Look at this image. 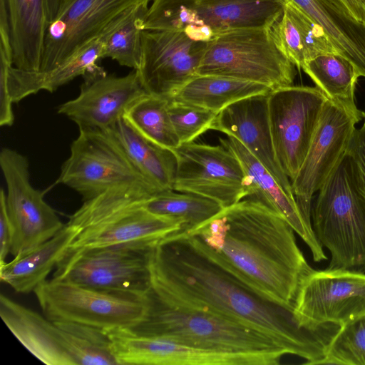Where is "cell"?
Returning a JSON list of instances; mask_svg holds the SVG:
<instances>
[{
	"mask_svg": "<svg viewBox=\"0 0 365 365\" xmlns=\"http://www.w3.org/2000/svg\"><path fill=\"white\" fill-rule=\"evenodd\" d=\"M312 229L330 252L327 268L365 271V200L352 179L346 152L319 190Z\"/></svg>",
	"mask_w": 365,
	"mask_h": 365,
	"instance_id": "cell-5",
	"label": "cell"
},
{
	"mask_svg": "<svg viewBox=\"0 0 365 365\" xmlns=\"http://www.w3.org/2000/svg\"><path fill=\"white\" fill-rule=\"evenodd\" d=\"M168 113L180 144L194 141L210 130L217 113L169 99Z\"/></svg>",
	"mask_w": 365,
	"mask_h": 365,
	"instance_id": "cell-36",
	"label": "cell"
},
{
	"mask_svg": "<svg viewBox=\"0 0 365 365\" xmlns=\"http://www.w3.org/2000/svg\"><path fill=\"white\" fill-rule=\"evenodd\" d=\"M103 47L104 31L98 38L48 72L27 71L10 66L8 85L13 103H18L41 90L52 93L80 76L87 80L106 74L103 68L98 64L103 58Z\"/></svg>",
	"mask_w": 365,
	"mask_h": 365,
	"instance_id": "cell-23",
	"label": "cell"
},
{
	"mask_svg": "<svg viewBox=\"0 0 365 365\" xmlns=\"http://www.w3.org/2000/svg\"><path fill=\"white\" fill-rule=\"evenodd\" d=\"M284 4V0H153L144 30L181 31L207 43L232 29L270 27Z\"/></svg>",
	"mask_w": 365,
	"mask_h": 365,
	"instance_id": "cell-7",
	"label": "cell"
},
{
	"mask_svg": "<svg viewBox=\"0 0 365 365\" xmlns=\"http://www.w3.org/2000/svg\"><path fill=\"white\" fill-rule=\"evenodd\" d=\"M0 316L21 344L48 365H76L57 322L0 295Z\"/></svg>",
	"mask_w": 365,
	"mask_h": 365,
	"instance_id": "cell-22",
	"label": "cell"
},
{
	"mask_svg": "<svg viewBox=\"0 0 365 365\" xmlns=\"http://www.w3.org/2000/svg\"><path fill=\"white\" fill-rule=\"evenodd\" d=\"M268 94L247 97L227 106L217 113L210 130L235 138L269 170L280 186L294 196L291 181L276 157L269 121Z\"/></svg>",
	"mask_w": 365,
	"mask_h": 365,
	"instance_id": "cell-19",
	"label": "cell"
},
{
	"mask_svg": "<svg viewBox=\"0 0 365 365\" xmlns=\"http://www.w3.org/2000/svg\"><path fill=\"white\" fill-rule=\"evenodd\" d=\"M205 45L181 31L143 30L136 71L146 93L170 99L196 75Z\"/></svg>",
	"mask_w": 365,
	"mask_h": 365,
	"instance_id": "cell-17",
	"label": "cell"
},
{
	"mask_svg": "<svg viewBox=\"0 0 365 365\" xmlns=\"http://www.w3.org/2000/svg\"><path fill=\"white\" fill-rule=\"evenodd\" d=\"M0 165L6 184V205L12 227L11 254H24L52 238L63 226L43 193L31 185L29 163L18 151L4 148Z\"/></svg>",
	"mask_w": 365,
	"mask_h": 365,
	"instance_id": "cell-13",
	"label": "cell"
},
{
	"mask_svg": "<svg viewBox=\"0 0 365 365\" xmlns=\"http://www.w3.org/2000/svg\"><path fill=\"white\" fill-rule=\"evenodd\" d=\"M186 232L250 288L292 313L300 282L312 268L279 214L246 197Z\"/></svg>",
	"mask_w": 365,
	"mask_h": 365,
	"instance_id": "cell-2",
	"label": "cell"
},
{
	"mask_svg": "<svg viewBox=\"0 0 365 365\" xmlns=\"http://www.w3.org/2000/svg\"><path fill=\"white\" fill-rule=\"evenodd\" d=\"M329 99L364 118L356 105L355 88L359 76L353 64L339 53L320 55L302 68Z\"/></svg>",
	"mask_w": 365,
	"mask_h": 365,
	"instance_id": "cell-30",
	"label": "cell"
},
{
	"mask_svg": "<svg viewBox=\"0 0 365 365\" xmlns=\"http://www.w3.org/2000/svg\"><path fill=\"white\" fill-rule=\"evenodd\" d=\"M350 14L365 24V0H341Z\"/></svg>",
	"mask_w": 365,
	"mask_h": 365,
	"instance_id": "cell-40",
	"label": "cell"
},
{
	"mask_svg": "<svg viewBox=\"0 0 365 365\" xmlns=\"http://www.w3.org/2000/svg\"><path fill=\"white\" fill-rule=\"evenodd\" d=\"M277 47L299 69L326 53H338L324 29L291 1L269 27Z\"/></svg>",
	"mask_w": 365,
	"mask_h": 365,
	"instance_id": "cell-26",
	"label": "cell"
},
{
	"mask_svg": "<svg viewBox=\"0 0 365 365\" xmlns=\"http://www.w3.org/2000/svg\"><path fill=\"white\" fill-rule=\"evenodd\" d=\"M34 292L47 319L106 331L130 328L142 319L147 309V294L111 293L61 279L46 280Z\"/></svg>",
	"mask_w": 365,
	"mask_h": 365,
	"instance_id": "cell-9",
	"label": "cell"
},
{
	"mask_svg": "<svg viewBox=\"0 0 365 365\" xmlns=\"http://www.w3.org/2000/svg\"><path fill=\"white\" fill-rule=\"evenodd\" d=\"M57 322L76 365H119L107 331L73 322Z\"/></svg>",
	"mask_w": 365,
	"mask_h": 365,
	"instance_id": "cell-34",
	"label": "cell"
},
{
	"mask_svg": "<svg viewBox=\"0 0 365 365\" xmlns=\"http://www.w3.org/2000/svg\"><path fill=\"white\" fill-rule=\"evenodd\" d=\"M365 314V273L350 269H312L301 280L292 315L299 327H339Z\"/></svg>",
	"mask_w": 365,
	"mask_h": 365,
	"instance_id": "cell-11",
	"label": "cell"
},
{
	"mask_svg": "<svg viewBox=\"0 0 365 365\" xmlns=\"http://www.w3.org/2000/svg\"><path fill=\"white\" fill-rule=\"evenodd\" d=\"M320 364L365 365V314L338 328Z\"/></svg>",
	"mask_w": 365,
	"mask_h": 365,
	"instance_id": "cell-35",
	"label": "cell"
},
{
	"mask_svg": "<svg viewBox=\"0 0 365 365\" xmlns=\"http://www.w3.org/2000/svg\"><path fill=\"white\" fill-rule=\"evenodd\" d=\"M173 150L177 158L173 190L209 198L222 207L250 196L247 177L240 162L223 145L192 141Z\"/></svg>",
	"mask_w": 365,
	"mask_h": 365,
	"instance_id": "cell-14",
	"label": "cell"
},
{
	"mask_svg": "<svg viewBox=\"0 0 365 365\" xmlns=\"http://www.w3.org/2000/svg\"><path fill=\"white\" fill-rule=\"evenodd\" d=\"M169 99L145 93L126 110L123 118L154 143L174 150L180 145L168 113Z\"/></svg>",
	"mask_w": 365,
	"mask_h": 365,
	"instance_id": "cell-32",
	"label": "cell"
},
{
	"mask_svg": "<svg viewBox=\"0 0 365 365\" xmlns=\"http://www.w3.org/2000/svg\"><path fill=\"white\" fill-rule=\"evenodd\" d=\"M151 195L135 188L121 187L84 200L68 217L67 223L81 232L66 252L108 246L148 250L169 235L184 231L185 223L180 219L156 215L143 207L141 201Z\"/></svg>",
	"mask_w": 365,
	"mask_h": 365,
	"instance_id": "cell-3",
	"label": "cell"
},
{
	"mask_svg": "<svg viewBox=\"0 0 365 365\" xmlns=\"http://www.w3.org/2000/svg\"><path fill=\"white\" fill-rule=\"evenodd\" d=\"M362 119L330 99L326 102L304 162L291 181L292 189L306 222L311 227V202L350 144Z\"/></svg>",
	"mask_w": 365,
	"mask_h": 365,
	"instance_id": "cell-15",
	"label": "cell"
},
{
	"mask_svg": "<svg viewBox=\"0 0 365 365\" xmlns=\"http://www.w3.org/2000/svg\"><path fill=\"white\" fill-rule=\"evenodd\" d=\"M319 24L339 55L365 78V24L356 20L341 0H284Z\"/></svg>",
	"mask_w": 365,
	"mask_h": 365,
	"instance_id": "cell-24",
	"label": "cell"
},
{
	"mask_svg": "<svg viewBox=\"0 0 365 365\" xmlns=\"http://www.w3.org/2000/svg\"><path fill=\"white\" fill-rule=\"evenodd\" d=\"M119 365H230V353L194 348L163 338L132 334L126 329L108 331Z\"/></svg>",
	"mask_w": 365,
	"mask_h": 365,
	"instance_id": "cell-21",
	"label": "cell"
},
{
	"mask_svg": "<svg viewBox=\"0 0 365 365\" xmlns=\"http://www.w3.org/2000/svg\"><path fill=\"white\" fill-rule=\"evenodd\" d=\"M150 292L170 305L207 312L271 339L286 351L318 365L332 331L302 329L292 313L260 296L229 272L192 234L181 231L149 251Z\"/></svg>",
	"mask_w": 365,
	"mask_h": 365,
	"instance_id": "cell-1",
	"label": "cell"
},
{
	"mask_svg": "<svg viewBox=\"0 0 365 365\" xmlns=\"http://www.w3.org/2000/svg\"><path fill=\"white\" fill-rule=\"evenodd\" d=\"M10 29L13 66L39 71L48 26L45 0H5Z\"/></svg>",
	"mask_w": 365,
	"mask_h": 365,
	"instance_id": "cell-27",
	"label": "cell"
},
{
	"mask_svg": "<svg viewBox=\"0 0 365 365\" xmlns=\"http://www.w3.org/2000/svg\"><path fill=\"white\" fill-rule=\"evenodd\" d=\"M153 0H67L47 28L38 73L66 61L130 6Z\"/></svg>",
	"mask_w": 365,
	"mask_h": 365,
	"instance_id": "cell-16",
	"label": "cell"
},
{
	"mask_svg": "<svg viewBox=\"0 0 365 365\" xmlns=\"http://www.w3.org/2000/svg\"><path fill=\"white\" fill-rule=\"evenodd\" d=\"M150 2L130 6L109 24L104 30L103 58H110L120 66L138 69L142 57V34Z\"/></svg>",
	"mask_w": 365,
	"mask_h": 365,
	"instance_id": "cell-31",
	"label": "cell"
},
{
	"mask_svg": "<svg viewBox=\"0 0 365 365\" xmlns=\"http://www.w3.org/2000/svg\"><path fill=\"white\" fill-rule=\"evenodd\" d=\"M126 330L136 335L163 337L200 349L266 356L279 361L287 354L257 331L207 312L170 305L150 290L144 317Z\"/></svg>",
	"mask_w": 365,
	"mask_h": 365,
	"instance_id": "cell-4",
	"label": "cell"
},
{
	"mask_svg": "<svg viewBox=\"0 0 365 365\" xmlns=\"http://www.w3.org/2000/svg\"><path fill=\"white\" fill-rule=\"evenodd\" d=\"M220 145L231 151L240 162L247 177L250 195L279 214L309 247L313 259L319 262L327 259L322 246L317 239L312 227L304 219L293 195L288 194L269 170L235 138H220Z\"/></svg>",
	"mask_w": 365,
	"mask_h": 365,
	"instance_id": "cell-20",
	"label": "cell"
},
{
	"mask_svg": "<svg viewBox=\"0 0 365 365\" xmlns=\"http://www.w3.org/2000/svg\"><path fill=\"white\" fill-rule=\"evenodd\" d=\"M145 93L136 70L123 76L106 73L84 80L79 95L61 104L57 112L75 122L79 129L105 131Z\"/></svg>",
	"mask_w": 365,
	"mask_h": 365,
	"instance_id": "cell-18",
	"label": "cell"
},
{
	"mask_svg": "<svg viewBox=\"0 0 365 365\" xmlns=\"http://www.w3.org/2000/svg\"><path fill=\"white\" fill-rule=\"evenodd\" d=\"M196 75L251 81L273 91L292 86L296 70L276 45L269 27H243L220 32L206 43Z\"/></svg>",
	"mask_w": 365,
	"mask_h": 365,
	"instance_id": "cell-6",
	"label": "cell"
},
{
	"mask_svg": "<svg viewBox=\"0 0 365 365\" xmlns=\"http://www.w3.org/2000/svg\"><path fill=\"white\" fill-rule=\"evenodd\" d=\"M105 131L159 192L173 190L177 170V158L173 150L161 147L143 136L123 116Z\"/></svg>",
	"mask_w": 365,
	"mask_h": 365,
	"instance_id": "cell-28",
	"label": "cell"
},
{
	"mask_svg": "<svg viewBox=\"0 0 365 365\" xmlns=\"http://www.w3.org/2000/svg\"><path fill=\"white\" fill-rule=\"evenodd\" d=\"M262 84L215 75H195L170 98L219 113L227 106L247 97L269 93Z\"/></svg>",
	"mask_w": 365,
	"mask_h": 365,
	"instance_id": "cell-29",
	"label": "cell"
},
{
	"mask_svg": "<svg viewBox=\"0 0 365 365\" xmlns=\"http://www.w3.org/2000/svg\"><path fill=\"white\" fill-rule=\"evenodd\" d=\"M141 205L152 213L180 219L185 223L184 231L205 222L223 208L209 198L173 190L144 198Z\"/></svg>",
	"mask_w": 365,
	"mask_h": 365,
	"instance_id": "cell-33",
	"label": "cell"
},
{
	"mask_svg": "<svg viewBox=\"0 0 365 365\" xmlns=\"http://www.w3.org/2000/svg\"><path fill=\"white\" fill-rule=\"evenodd\" d=\"M364 119H365V117H364Z\"/></svg>",
	"mask_w": 365,
	"mask_h": 365,
	"instance_id": "cell-42",
	"label": "cell"
},
{
	"mask_svg": "<svg viewBox=\"0 0 365 365\" xmlns=\"http://www.w3.org/2000/svg\"><path fill=\"white\" fill-rule=\"evenodd\" d=\"M12 65L11 61L0 56V125L11 126L14 121L12 109L14 103L11 98L8 86L9 68Z\"/></svg>",
	"mask_w": 365,
	"mask_h": 365,
	"instance_id": "cell-38",
	"label": "cell"
},
{
	"mask_svg": "<svg viewBox=\"0 0 365 365\" xmlns=\"http://www.w3.org/2000/svg\"><path fill=\"white\" fill-rule=\"evenodd\" d=\"M56 183L72 188L83 201L121 187L135 188L150 195L160 192L135 168L106 131L93 129H79Z\"/></svg>",
	"mask_w": 365,
	"mask_h": 365,
	"instance_id": "cell-8",
	"label": "cell"
},
{
	"mask_svg": "<svg viewBox=\"0 0 365 365\" xmlns=\"http://www.w3.org/2000/svg\"><path fill=\"white\" fill-rule=\"evenodd\" d=\"M67 0H45L48 25L59 16Z\"/></svg>",
	"mask_w": 365,
	"mask_h": 365,
	"instance_id": "cell-41",
	"label": "cell"
},
{
	"mask_svg": "<svg viewBox=\"0 0 365 365\" xmlns=\"http://www.w3.org/2000/svg\"><path fill=\"white\" fill-rule=\"evenodd\" d=\"M12 242V227L6 205V192L1 188L0 192V264L5 262L11 252Z\"/></svg>",
	"mask_w": 365,
	"mask_h": 365,
	"instance_id": "cell-39",
	"label": "cell"
},
{
	"mask_svg": "<svg viewBox=\"0 0 365 365\" xmlns=\"http://www.w3.org/2000/svg\"><path fill=\"white\" fill-rule=\"evenodd\" d=\"M354 182L365 200V119L360 128H356L346 150Z\"/></svg>",
	"mask_w": 365,
	"mask_h": 365,
	"instance_id": "cell-37",
	"label": "cell"
},
{
	"mask_svg": "<svg viewBox=\"0 0 365 365\" xmlns=\"http://www.w3.org/2000/svg\"><path fill=\"white\" fill-rule=\"evenodd\" d=\"M150 249L108 246L66 252L53 278L104 292L145 297L150 289Z\"/></svg>",
	"mask_w": 365,
	"mask_h": 365,
	"instance_id": "cell-10",
	"label": "cell"
},
{
	"mask_svg": "<svg viewBox=\"0 0 365 365\" xmlns=\"http://www.w3.org/2000/svg\"><path fill=\"white\" fill-rule=\"evenodd\" d=\"M81 230L66 223L50 240L0 264V279L16 292H34L66 255Z\"/></svg>",
	"mask_w": 365,
	"mask_h": 365,
	"instance_id": "cell-25",
	"label": "cell"
},
{
	"mask_svg": "<svg viewBox=\"0 0 365 365\" xmlns=\"http://www.w3.org/2000/svg\"><path fill=\"white\" fill-rule=\"evenodd\" d=\"M329 98L317 86H290L268 94V115L277 161L290 181L299 170Z\"/></svg>",
	"mask_w": 365,
	"mask_h": 365,
	"instance_id": "cell-12",
	"label": "cell"
}]
</instances>
